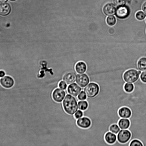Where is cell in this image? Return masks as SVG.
I'll list each match as a JSON object with an SVG mask.
<instances>
[{
    "mask_svg": "<svg viewBox=\"0 0 146 146\" xmlns=\"http://www.w3.org/2000/svg\"><path fill=\"white\" fill-rule=\"evenodd\" d=\"M145 21H146V19H145Z\"/></svg>",
    "mask_w": 146,
    "mask_h": 146,
    "instance_id": "obj_34",
    "label": "cell"
},
{
    "mask_svg": "<svg viewBox=\"0 0 146 146\" xmlns=\"http://www.w3.org/2000/svg\"><path fill=\"white\" fill-rule=\"evenodd\" d=\"M83 114L82 111L80 110H78L75 113L74 116L76 119H79L83 116Z\"/></svg>",
    "mask_w": 146,
    "mask_h": 146,
    "instance_id": "obj_28",
    "label": "cell"
},
{
    "mask_svg": "<svg viewBox=\"0 0 146 146\" xmlns=\"http://www.w3.org/2000/svg\"><path fill=\"white\" fill-rule=\"evenodd\" d=\"M104 138L105 141L108 143L111 146H113V144L117 140V135L109 131L106 133Z\"/></svg>",
    "mask_w": 146,
    "mask_h": 146,
    "instance_id": "obj_14",
    "label": "cell"
},
{
    "mask_svg": "<svg viewBox=\"0 0 146 146\" xmlns=\"http://www.w3.org/2000/svg\"><path fill=\"white\" fill-rule=\"evenodd\" d=\"M63 108L68 114L73 115L77 110L78 106L77 101L74 97L67 94L62 102Z\"/></svg>",
    "mask_w": 146,
    "mask_h": 146,
    "instance_id": "obj_1",
    "label": "cell"
},
{
    "mask_svg": "<svg viewBox=\"0 0 146 146\" xmlns=\"http://www.w3.org/2000/svg\"><path fill=\"white\" fill-rule=\"evenodd\" d=\"M78 107L80 110L85 111L88 107V104L87 101H81L78 103Z\"/></svg>",
    "mask_w": 146,
    "mask_h": 146,
    "instance_id": "obj_19",
    "label": "cell"
},
{
    "mask_svg": "<svg viewBox=\"0 0 146 146\" xmlns=\"http://www.w3.org/2000/svg\"><path fill=\"white\" fill-rule=\"evenodd\" d=\"M100 88L98 85L95 82L90 83L84 88V90L88 98H92L98 93Z\"/></svg>",
    "mask_w": 146,
    "mask_h": 146,
    "instance_id": "obj_3",
    "label": "cell"
},
{
    "mask_svg": "<svg viewBox=\"0 0 146 146\" xmlns=\"http://www.w3.org/2000/svg\"><path fill=\"white\" fill-rule=\"evenodd\" d=\"M11 11V7L8 3H0V15L6 16L10 14Z\"/></svg>",
    "mask_w": 146,
    "mask_h": 146,
    "instance_id": "obj_12",
    "label": "cell"
},
{
    "mask_svg": "<svg viewBox=\"0 0 146 146\" xmlns=\"http://www.w3.org/2000/svg\"><path fill=\"white\" fill-rule=\"evenodd\" d=\"M5 71L3 70H0V78H2L5 76Z\"/></svg>",
    "mask_w": 146,
    "mask_h": 146,
    "instance_id": "obj_31",
    "label": "cell"
},
{
    "mask_svg": "<svg viewBox=\"0 0 146 146\" xmlns=\"http://www.w3.org/2000/svg\"><path fill=\"white\" fill-rule=\"evenodd\" d=\"M130 13V10L129 7L124 5L118 6L116 9L115 15L118 18L123 19L128 17Z\"/></svg>",
    "mask_w": 146,
    "mask_h": 146,
    "instance_id": "obj_5",
    "label": "cell"
},
{
    "mask_svg": "<svg viewBox=\"0 0 146 146\" xmlns=\"http://www.w3.org/2000/svg\"><path fill=\"white\" fill-rule=\"evenodd\" d=\"M76 83L80 87H85L89 83L90 79L88 76L86 74H79L76 77Z\"/></svg>",
    "mask_w": 146,
    "mask_h": 146,
    "instance_id": "obj_6",
    "label": "cell"
},
{
    "mask_svg": "<svg viewBox=\"0 0 146 146\" xmlns=\"http://www.w3.org/2000/svg\"><path fill=\"white\" fill-rule=\"evenodd\" d=\"M77 125L83 129L89 127L91 124L90 119L87 117H84L78 119L76 121Z\"/></svg>",
    "mask_w": 146,
    "mask_h": 146,
    "instance_id": "obj_9",
    "label": "cell"
},
{
    "mask_svg": "<svg viewBox=\"0 0 146 146\" xmlns=\"http://www.w3.org/2000/svg\"><path fill=\"white\" fill-rule=\"evenodd\" d=\"M134 88L133 84L132 83H125L124 86V90L128 93L132 92Z\"/></svg>",
    "mask_w": 146,
    "mask_h": 146,
    "instance_id": "obj_20",
    "label": "cell"
},
{
    "mask_svg": "<svg viewBox=\"0 0 146 146\" xmlns=\"http://www.w3.org/2000/svg\"><path fill=\"white\" fill-rule=\"evenodd\" d=\"M81 90V88L75 83L71 84L67 88L68 93L75 97L78 95Z\"/></svg>",
    "mask_w": 146,
    "mask_h": 146,
    "instance_id": "obj_10",
    "label": "cell"
},
{
    "mask_svg": "<svg viewBox=\"0 0 146 146\" xmlns=\"http://www.w3.org/2000/svg\"><path fill=\"white\" fill-rule=\"evenodd\" d=\"M58 86L60 88L64 90L66 89L67 85L64 81H62L59 83Z\"/></svg>",
    "mask_w": 146,
    "mask_h": 146,
    "instance_id": "obj_27",
    "label": "cell"
},
{
    "mask_svg": "<svg viewBox=\"0 0 146 146\" xmlns=\"http://www.w3.org/2000/svg\"><path fill=\"white\" fill-rule=\"evenodd\" d=\"M117 124L120 129H127L130 126V122L128 118H121L119 120Z\"/></svg>",
    "mask_w": 146,
    "mask_h": 146,
    "instance_id": "obj_15",
    "label": "cell"
},
{
    "mask_svg": "<svg viewBox=\"0 0 146 146\" xmlns=\"http://www.w3.org/2000/svg\"><path fill=\"white\" fill-rule=\"evenodd\" d=\"M137 66L138 69L141 71H146V58H140L138 61Z\"/></svg>",
    "mask_w": 146,
    "mask_h": 146,
    "instance_id": "obj_18",
    "label": "cell"
},
{
    "mask_svg": "<svg viewBox=\"0 0 146 146\" xmlns=\"http://www.w3.org/2000/svg\"><path fill=\"white\" fill-rule=\"evenodd\" d=\"M116 9L115 5L111 3L106 4L103 8L104 13L107 15H113L115 14Z\"/></svg>",
    "mask_w": 146,
    "mask_h": 146,
    "instance_id": "obj_11",
    "label": "cell"
},
{
    "mask_svg": "<svg viewBox=\"0 0 146 146\" xmlns=\"http://www.w3.org/2000/svg\"><path fill=\"white\" fill-rule=\"evenodd\" d=\"M106 22L110 26L114 25L116 22V18L113 16H108L106 19Z\"/></svg>",
    "mask_w": 146,
    "mask_h": 146,
    "instance_id": "obj_22",
    "label": "cell"
},
{
    "mask_svg": "<svg viewBox=\"0 0 146 146\" xmlns=\"http://www.w3.org/2000/svg\"><path fill=\"white\" fill-rule=\"evenodd\" d=\"M143 146L141 142L139 140L135 139L132 140L130 143L129 146Z\"/></svg>",
    "mask_w": 146,
    "mask_h": 146,
    "instance_id": "obj_23",
    "label": "cell"
},
{
    "mask_svg": "<svg viewBox=\"0 0 146 146\" xmlns=\"http://www.w3.org/2000/svg\"><path fill=\"white\" fill-rule=\"evenodd\" d=\"M10 1H16V0H9Z\"/></svg>",
    "mask_w": 146,
    "mask_h": 146,
    "instance_id": "obj_33",
    "label": "cell"
},
{
    "mask_svg": "<svg viewBox=\"0 0 146 146\" xmlns=\"http://www.w3.org/2000/svg\"><path fill=\"white\" fill-rule=\"evenodd\" d=\"M120 129L117 124H113L111 125L109 127V130L110 132L117 134Z\"/></svg>",
    "mask_w": 146,
    "mask_h": 146,
    "instance_id": "obj_21",
    "label": "cell"
},
{
    "mask_svg": "<svg viewBox=\"0 0 146 146\" xmlns=\"http://www.w3.org/2000/svg\"><path fill=\"white\" fill-rule=\"evenodd\" d=\"M146 15L142 11H139L136 14L135 16L137 19L141 20L146 17Z\"/></svg>",
    "mask_w": 146,
    "mask_h": 146,
    "instance_id": "obj_24",
    "label": "cell"
},
{
    "mask_svg": "<svg viewBox=\"0 0 146 146\" xmlns=\"http://www.w3.org/2000/svg\"><path fill=\"white\" fill-rule=\"evenodd\" d=\"M118 114L121 118L129 119L131 116V111L129 108L124 106L119 109L118 111Z\"/></svg>",
    "mask_w": 146,
    "mask_h": 146,
    "instance_id": "obj_13",
    "label": "cell"
},
{
    "mask_svg": "<svg viewBox=\"0 0 146 146\" xmlns=\"http://www.w3.org/2000/svg\"><path fill=\"white\" fill-rule=\"evenodd\" d=\"M66 95L65 92L60 88H56L53 92L52 97L54 100L57 102H61Z\"/></svg>",
    "mask_w": 146,
    "mask_h": 146,
    "instance_id": "obj_8",
    "label": "cell"
},
{
    "mask_svg": "<svg viewBox=\"0 0 146 146\" xmlns=\"http://www.w3.org/2000/svg\"><path fill=\"white\" fill-rule=\"evenodd\" d=\"M141 71H137L134 69H130L125 72L123 78L125 82L129 83H134L138 79Z\"/></svg>",
    "mask_w": 146,
    "mask_h": 146,
    "instance_id": "obj_2",
    "label": "cell"
},
{
    "mask_svg": "<svg viewBox=\"0 0 146 146\" xmlns=\"http://www.w3.org/2000/svg\"><path fill=\"white\" fill-rule=\"evenodd\" d=\"M117 135V140L120 143L123 144L127 142L131 137V133L128 129H121Z\"/></svg>",
    "mask_w": 146,
    "mask_h": 146,
    "instance_id": "obj_4",
    "label": "cell"
},
{
    "mask_svg": "<svg viewBox=\"0 0 146 146\" xmlns=\"http://www.w3.org/2000/svg\"><path fill=\"white\" fill-rule=\"evenodd\" d=\"M75 68L77 73L82 74L86 72L87 69V66L84 62L80 61L76 63Z\"/></svg>",
    "mask_w": 146,
    "mask_h": 146,
    "instance_id": "obj_17",
    "label": "cell"
},
{
    "mask_svg": "<svg viewBox=\"0 0 146 146\" xmlns=\"http://www.w3.org/2000/svg\"><path fill=\"white\" fill-rule=\"evenodd\" d=\"M140 78L143 82L146 83V71L142 72L140 76Z\"/></svg>",
    "mask_w": 146,
    "mask_h": 146,
    "instance_id": "obj_29",
    "label": "cell"
},
{
    "mask_svg": "<svg viewBox=\"0 0 146 146\" xmlns=\"http://www.w3.org/2000/svg\"><path fill=\"white\" fill-rule=\"evenodd\" d=\"M0 84L3 88L8 89L12 88L14 86V81L11 77L6 76L0 79Z\"/></svg>",
    "mask_w": 146,
    "mask_h": 146,
    "instance_id": "obj_7",
    "label": "cell"
},
{
    "mask_svg": "<svg viewBox=\"0 0 146 146\" xmlns=\"http://www.w3.org/2000/svg\"><path fill=\"white\" fill-rule=\"evenodd\" d=\"M114 3L117 6L125 5V0H113Z\"/></svg>",
    "mask_w": 146,
    "mask_h": 146,
    "instance_id": "obj_26",
    "label": "cell"
},
{
    "mask_svg": "<svg viewBox=\"0 0 146 146\" xmlns=\"http://www.w3.org/2000/svg\"><path fill=\"white\" fill-rule=\"evenodd\" d=\"M63 79L67 84H70L75 82V75L73 73H68L64 76Z\"/></svg>",
    "mask_w": 146,
    "mask_h": 146,
    "instance_id": "obj_16",
    "label": "cell"
},
{
    "mask_svg": "<svg viewBox=\"0 0 146 146\" xmlns=\"http://www.w3.org/2000/svg\"><path fill=\"white\" fill-rule=\"evenodd\" d=\"M142 9L144 12L146 14V1L143 5Z\"/></svg>",
    "mask_w": 146,
    "mask_h": 146,
    "instance_id": "obj_30",
    "label": "cell"
},
{
    "mask_svg": "<svg viewBox=\"0 0 146 146\" xmlns=\"http://www.w3.org/2000/svg\"><path fill=\"white\" fill-rule=\"evenodd\" d=\"M8 0H0V2L5 3Z\"/></svg>",
    "mask_w": 146,
    "mask_h": 146,
    "instance_id": "obj_32",
    "label": "cell"
},
{
    "mask_svg": "<svg viewBox=\"0 0 146 146\" xmlns=\"http://www.w3.org/2000/svg\"><path fill=\"white\" fill-rule=\"evenodd\" d=\"M78 99L81 100H85L87 99V96L84 91H82L78 95Z\"/></svg>",
    "mask_w": 146,
    "mask_h": 146,
    "instance_id": "obj_25",
    "label": "cell"
}]
</instances>
